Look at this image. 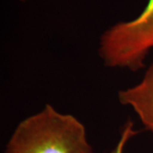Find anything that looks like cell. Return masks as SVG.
I'll use <instances>...</instances> for the list:
<instances>
[{
	"mask_svg": "<svg viewBox=\"0 0 153 153\" xmlns=\"http://www.w3.org/2000/svg\"><path fill=\"white\" fill-rule=\"evenodd\" d=\"M4 153H94L85 126L50 104L22 120Z\"/></svg>",
	"mask_w": 153,
	"mask_h": 153,
	"instance_id": "1",
	"label": "cell"
},
{
	"mask_svg": "<svg viewBox=\"0 0 153 153\" xmlns=\"http://www.w3.org/2000/svg\"><path fill=\"white\" fill-rule=\"evenodd\" d=\"M153 49V0L140 15L107 29L100 38L99 55L110 68L135 71L145 66Z\"/></svg>",
	"mask_w": 153,
	"mask_h": 153,
	"instance_id": "2",
	"label": "cell"
},
{
	"mask_svg": "<svg viewBox=\"0 0 153 153\" xmlns=\"http://www.w3.org/2000/svg\"><path fill=\"white\" fill-rule=\"evenodd\" d=\"M121 105L131 108L144 127L153 134V62L141 81L117 94Z\"/></svg>",
	"mask_w": 153,
	"mask_h": 153,
	"instance_id": "3",
	"label": "cell"
},
{
	"mask_svg": "<svg viewBox=\"0 0 153 153\" xmlns=\"http://www.w3.org/2000/svg\"><path fill=\"white\" fill-rule=\"evenodd\" d=\"M136 129L134 128V125L131 121H128L126 123L123 130L121 132L120 138L118 141L117 142L114 148L111 151L110 153H123L125 150L126 146L128 143V141L131 140L133 137H134L137 134Z\"/></svg>",
	"mask_w": 153,
	"mask_h": 153,
	"instance_id": "4",
	"label": "cell"
},
{
	"mask_svg": "<svg viewBox=\"0 0 153 153\" xmlns=\"http://www.w3.org/2000/svg\"><path fill=\"white\" fill-rule=\"evenodd\" d=\"M22 1H24V0H22Z\"/></svg>",
	"mask_w": 153,
	"mask_h": 153,
	"instance_id": "5",
	"label": "cell"
}]
</instances>
